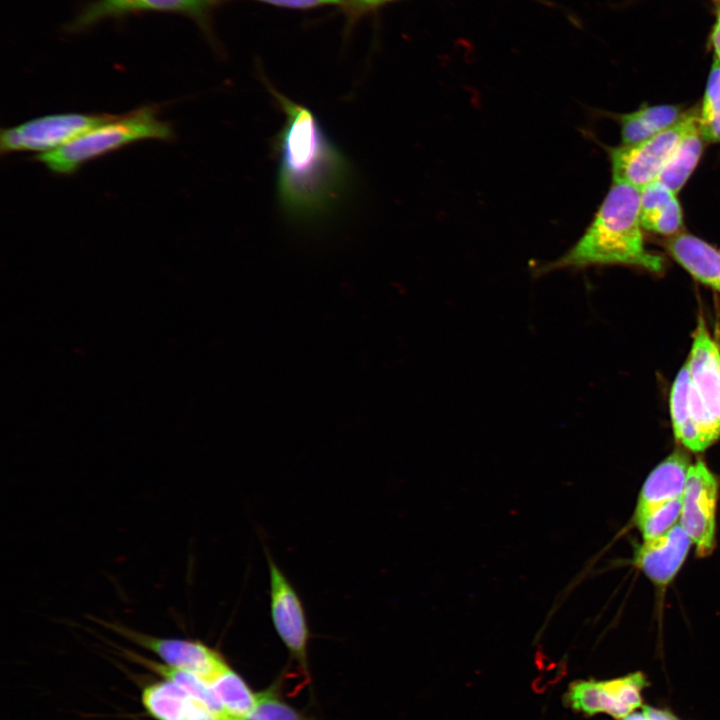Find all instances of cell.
I'll use <instances>...</instances> for the list:
<instances>
[{
    "label": "cell",
    "instance_id": "obj_1",
    "mask_svg": "<svg viewBox=\"0 0 720 720\" xmlns=\"http://www.w3.org/2000/svg\"><path fill=\"white\" fill-rule=\"evenodd\" d=\"M267 87L285 115L275 142L281 206L297 220L318 218L342 196L349 163L309 108Z\"/></svg>",
    "mask_w": 720,
    "mask_h": 720
},
{
    "label": "cell",
    "instance_id": "obj_2",
    "mask_svg": "<svg viewBox=\"0 0 720 720\" xmlns=\"http://www.w3.org/2000/svg\"><path fill=\"white\" fill-rule=\"evenodd\" d=\"M642 230L640 189L613 180L582 236L556 259L535 266L532 274L541 277L556 271L610 265L661 272L664 259L646 248Z\"/></svg>",
    "mask_w": 720,
    "mask_h": 720
},
{
    "label": "cell",
    "instance_id": "obj_3",
    "mask_svg": "<svg viewBox=\"0 0 720 720\" xmlns=\"http://www.w3.org/2000/svg\"><path fill=\"white\" fill-rule=\"evenodd\" d=\"M159 105H145L116 116L80 135L68 144L33 159L55 174L69 175L83 164L141 140L170 142L171 124L159 116Z\"/></svg>",
    "mask_w": 720,
    "mask_h": 720
},
{
    "label": "cell",
    "instance_id": "obj_4",
    "mask_svg": "<svg viewBox=\"0 0 720 720\" xmlns=\"http://www.w3.org/2000/svg\"><path fill=\"white\" fill-rule=\"evenodd\" d=\"M115 116L116 114L109 113H59L2 128L0 152L2 155L15 152H50Z\"/></svg>",
    "mask_w": 720,
    "mask_h": 720
},
{
    "label": "cell",
    "instance_id": "obj_5",
    "mask_svg": "<svg viewBox=\"0 0 720 720\" xmlns=\"http://www.w3.org/2000/svg\"><path fill=\"white\" fill-rule=\"evenodd\" d=\"M687 113L673 126L632 145L608 150L613 180L626 182L639 189L657 180L683 135L697 118Z\"/></svg>",
    "mask_w": 720,
    "mask_h": 720
},
{
    "label": "cell",
    "instance_id": "obj_6",
    "mask_svg": "<svg viewBox=\"0 0 720 720\" xmlns=\"http://www.w3.org/2000/svg\"><path fill=\"white\" fill-rule=\"evenodd\" d=\"M649 682L640 671L607 680H576L563 696L565 706L585 716L606 714L622 720L643 705Z\"/></svg>",
    "mask_w": 720,
    "mask_h": 720
},
{
    "label": "cell",
    "instance_id": "obj_7",
    "mask_svg": "<svg viewBox=\"0 0 720 720\" xmlns=\"http://www.w3.org/2000/svg\"><path fill=\"white\" fill-rule=\"evenodd\" d=\"M230 0H93L68 24L70 32L85 31L107 19L160 12L179 14L193 20L207 35L211 34L214 11Z\"/></svg>",
    "mask_w": 720,
    "mask_h": 720
},
{
    "label": "cell",
    "instance_id": "obj_8",
    "mask_svg": "<svg viewBox=\"0 0 720 720\" xmlns=\"http://www.w3.org/2000/svg\"><path fill=\"white\" fill-rule=\"evenodd\" d=\"M717 495V481L707 466L701 461L690 465L679 524L702 557L710 554L714 547Z\"/></svg>",
    "mask_w": 720,
    "mask_h": 720
},
{
    "label": "cell",
    "instance_id": "obj_9",
    "mask_svg": "<svg viewBox=\"0 0 720 720\" xmlns=\"http://www.w3.org/2000/svg\"><path fill=\"white\" fill-rule=\"evenodd\" d=\"M270 585V612L274 628L291 656L307 672L309 628L303 603L266 549Z\"/></svg>",
    "mask_w": 720,
    "mask_h": 720
},
{
    "label": "cell",
    "instance_id": "obj_10",
    "mask_svg": "<svg viewBox=\"0 0 720 720\" xmlns=\"http://www.w3.org/2000/svg\"><path fill=\"white\" fill-rule=\"evenodd\" d=\"M107 626L157 655L165 665L191 672L207 683L228 664L217 650L199 640L156 637L114 623Z\"/></svg>",
    "mask_w": 720,
    "mask_h": 720
},
{
    "label": "cell",
    "instance_id": "obj_11",
    "mask_svg": "<svg viewBox=\"0 0 720 720\" xmlns=\"http://www.w3.org/2000/svg\"><path fill=\"white\" fill-rule=\"evenodd\" d=\"M692 540L677 523L665 533L643 540L635 555V564L658 585L668 584L678 573Z\"/></svg>",
    "mask_w": 720,
    "mask_h": 720
},
{
    "label": "cell",
    "instance_id": "obj_12",
    "mask_svg": "<svg viewBox=\"0 0 720 720\" xmlns=\"http://www.w3.org/2000/svg\"><path fill=\"white\" fill-rule=\"evenodd\" d=\"M689 466L685 453L675 451L651 471L639 494L635 522L682 500Z\"/></svg>",
    "mask_w": 720,
    "mask_h": 720
},
{
    "label": "cell",
    "instance_id": "obj_13",
    "mask_svg": "<svg viewBox=\"0 0 720 720\" xmlns=\"http://www.w3.org/2000/svg\"><path fill=\"white\" fill-rule=\"evenodd\" d=\"M687 363L694 387L720 425V348L702 317L698 319Z\"/></svg>",
    "mask_w": 720,
    "mask_h": 720
},
{
    "label": "cell",
    "instance_id": "obj_14",
    "mask_svg": "<svg viewBox=\"0 0 720 720\" xmlns=\"http://www.w3.org/2000/svg\"><path fill=\"white\" fill-rule=\"evenodd\" d=\"M141 701L155 720H226L168 680L147 685Z\"/></svg>",
    "mask_w": 720,
    "mask_h": 720
},
{
    "label": "cell",
    "instance_id": "obj_15",
    "mask_svg": "<svg viewBox=\"0 0 720 720\" xmlns=\"http://www.w3.org/2000/svg\"><path fill=\"white\" fill-rule=\"evenodd\" d=\"M671 257L694 279L720 292V251L701 238L677 233L666 241Z\"/></svg>",
    "mask_w": 720,
    "mask_h": 720
},
{
    "label": "cell",
    "instance_id": "obj_16",
    "mask_svg": "<svg viewBox=\"0 0 720 720\" xmlns=\"http://www.w3.org/2000/svg\"><path fill=\"white\" fill-rule=\"evenodd\" d=\"M687 113L675 105H643L638 110L619 116L622 144L632 145L678 123Z\"/></svg>",
    "mask_w": 720,
    "mask_h": 720
},
{
    "label": "cell",
    "instance_id": "obj_17",
    "mask_svg": "<svg viewBox=\"0 0 720 720\" xmlns=\"http://www.w3.org/2000/svg\"><path fill=\"white\" fill-rule=\"evenodd\" d=\"M704 140L697 116L660 172L657 181L677 194L697 166L703 152Z\"/></svg>",
    "mask_w": 720,
    "mask_h": 720
},
{
    "label": "cell",
    "instance_id": "obj_18",
    "mask_svg": "<svg viewBox=\"0 0 720 720\" xmlns=\"http://www.w3.org/2000/svg\"><path fill=\"white\" fill-rule=\"evenodd\" d=\"M643 229L666 236L678 233L683 224L681 205L676 194L665 190L647 193L640 206Z\"/></svg>",
    "mask_w": 720,
    "mask_h": 720
},
{
    "label": "cell",
    "instance_id": "obj_19",
    "mask_svg": "<svg viewBox=\"0 0 720 720\" xmlns=\"http://www.w3.org/2000/svg\"><path fill=\"white\" fill-rule=\"evenodd\" d=\"M691 374L688 363L678 372L670 393V414L675 438L688 450L701 452L702 447L695 430L689 403Z\"/></svg>",
    "mask_w": 720,
    "mask_h": 720
},
{
    "label": "cell",
    "instance_id": "obj_20",
    "mask_svg": "<svg viewBox=\"0 0 720 720\" xmlns=\"http://www.w3.org/2000/svg\"><path fill=\"white\" fill-rule=\"evenodd\" d=\"M208 685L227 717H243L251 712L256 704L257 694L251 691L242 677L228 664L208 681Z\"/></svg>",
    "mask_w": 720,
    "mask_h": 720
},
{
    "label": "cell",
    "instance_id": "obj_21",
    "mask_svg": "<svg viewBox=\"0 0 720 720\" xmlns=\"http://www.w3.org/2000/svg\"><path fill=\"white\" fill-rule=\"evenodd\" d=\"M133 656L155 673L159 674L164 680L173 682L182 688L190 696L206 705L217 715L227 717L208 683L199 676L185 670L170 667L164 663H158L139 656L136 657V655Z\"/></svg>",
    "mask_w": 720,
    "mask_h": 720
},
{
    "label": "cell",
    "instance_id": "obj_22",
    "mask_svg": "<svg viewBox=\"0 0 720 720\" xmlns=\"http://www.w3.org/2000/svg\"><path fill=\"white\" fill-rule=\"evenodd\" d=\"M698 124L705 140L720 143V64L716 61L707 79Z\"/></svg>",
    "mask_w": 720,
    "mask_h": 720
},
{
    "label": "cell",
    "instance_id": "obj_23",
    "mask_svg": "<svg viewBox=\"0 0 720 720\" xmlns=\"http://www.w3.org/2000/svg\"><path fill=\"white\" fill-rule=\"evenodd\" d=\"M226 720H302V718L270 689L257 694L256 704L247 715L240 718L227 717Z\"/></svg>",
    "mask_w": 720,
    "mask_h": 720
},
{
    "label": "cell",
    "instance_id": "obj_24",
    "mask_svg": "<svg viewBox=\"0 0 720 720\" xmlns=\"http://www.w3.org/2000/svg\"><path fill=\"white\" fill-rule=\"evenodd\" d=\"M266 5L291 9L307 11L313 10L325 6H339L342 7L344 0H250Z\"/></svg>",
    "mask_w": 720,
    "mask_h": 720
},
{
    "label": "cell",
    "instance_id": "obj_25",
    "mask_svg": "<svg viewBox=\"0 0 720 720\" xmlns=\"http://www.w3.org/2000/svg\"><path fill=\"white\" fill-rule=\"evenodd\" d=\"M394 1L397 0H345V9L352 18L359 20Z\"/></svg>",
    "mask_w": 720,
    "mask_h": 720
},
{
    "label": "cell",
    "instance_id": "obj_26",
    "mask_svg": "<svg viewBox=\"0 0 720 720\" xmlns=\"http://www.w3.org/2000/svg\"><path fill=\"white\" fill-rule=\"evenodd\" d=\"M708 40L714 55V61L720 64V3L717 4L715 10L714 22Z\"/></svg>",
    "mask_w": 720,
    "mask_h": 720
},
{
    "label": "cell",
    "instance_id": "obj_27",
    "mask_svg": "<svg viewBox=\"0 0 720 720\" xmlns=\"http://www.w3.org/2000/svg\"><path fill=\"white\" fill-rule=\"evenodd\" d=\"M642 712L650 720H682L678 716H676L673 712H671L665 708L643 706Z\"/></svg>",
    "mask_w": 720,
    "mask_h": 720
},
{
    "label": "cell",
    "instance_id": "obj_28",
    "mask_svg": "<svg viewBox=\"0 0 720 720\" xmlns=\"http://www.w3.org/2000/svg\"><path fill=\"white\" fill-rule=\"evenodd\" d=\"M622 720H650L643 712H634Z\"/></svg>",
    "mask_w": 720,
    "mask_h": 720
},
{
    "label": "cell",
    "instance_id": "obj_29",
    "mask_svg": "<svg viewBox=\"0 0 720 720\" xmlns=\"http://www.w3.org/2000/svg\"><path fill=\"white\" fill-rule=\"evenodd\" d=\"M717 343H718V345H719V348H720V338H719V341H717Z\"/></svg>",
    "mask_w": 720,
    "mask_h": 720
},
{
    "label": "cell",
    "instance_id": "obj_30",
    "mask_svg": "<svg viewBox=\"0 0 720 720\" xmlns=\"http://www.w3.org/2000/svg\"><path fill=\"white\" fill-rule=\"evenodd\" d=\"M715 1H717L718 3H720V0H715Z\"/></svg>",
    "mask_w": 720,
    "mask_h": 720
}]
</instances>
